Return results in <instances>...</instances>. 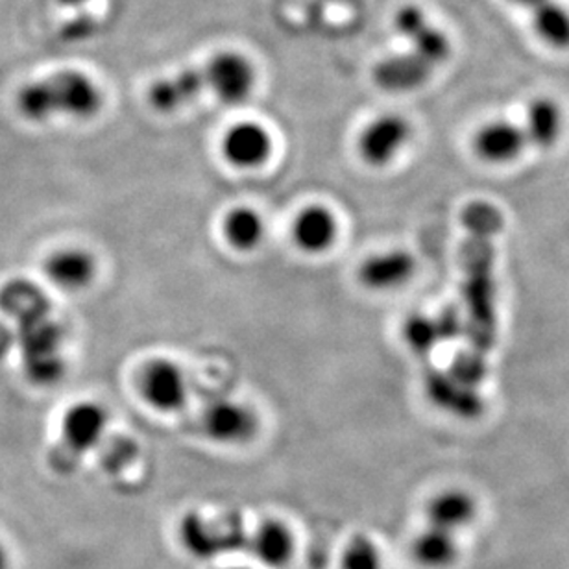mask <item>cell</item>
<instances>
[{"instance_id":"6da1fadb","label":"cell","mask_w":569,"mask_h":569,"mask_svg":"<svg viewBox=\"0 0 569 569\" xmlns=\"http://www.w3.org/2000/svg\"><path fill=\"white\" fill-rule=\"evenodd\" d=\"M462 301L468 346L455 357L449 372L479 389L487 376V356L498 339L496 311V237L503 230V214L493 203L476 200L462 211Z\"/></svg>"},{"instance_id":"7a4b0ae2","label":"cell","mask_w":569,"mask_h":569,"mask_svg":"<svg viewBox=\"0 0 569 569\" xmlns=\"http://www.w3.org/2000/svg\"><path fill=\"white\" fill-rule=\"evenodd\" d=\"M0 311L16 320L13 333L27 378L41 387L58 383L66 372L63 331L41 289L27 280L6 281L0 287Z\"/></svg>"},{"instance_id":"3957f363","label":"cell","mask_w":569,"mask_h":569,"mask_svg":"<svg viewBox=\"0 0 569 569\" xmlns=\"http://www.w3.org/2000/svg\"><path fill=\"white\" fill-rule=\"evenodd\" d=\"M104 106V94L99 83L86 72H56L27 83L17 93V110L27 121L43 122L56 116L72 119H91Z\"/></svg>"},{"instance_id":"277c9868","label":"cell","mask_w":569,"mask_h":569,"mask_svg":"<svg viewBox=\"0 0 569 569\" xmlns=\"http://www.w3.org/2000/svg\"><path fill=\"white\" fill-rule=\"evenodd\" d=\"M250 531L239 515H226L217 520L200 512H189L180 523V542L187 553L200 560H213L222 555L247 551Z\"/></svg>"},{"instance_id":"5b68a950","label":"cell","mask_w":569,"mask_h":569,"mask_svg":"<svg viewBox=\"0 0 569 569\" xmlns=\"http://www.w3.org/2000/svg\"><path fill=\"white\" fill-rule=\"evenodd\" d=\"M108 427V412L97 401H80L66 412L61 443L52 455L60 471H71L74 462L99 446Z\"/></svg>"},{"instance_id":"8992f818","label":"cell","mask_w":569,"mask_h":569,"mask_svg":"<svg viewBox=\"0 0 569 569\" xmlns=\"http://www.w3.org/2000/svg\"><path fill=\"white\" fill-rule=\"evenodd\" d=\"M209 91L224 104H242L256 88V67L236 50L219 52L203 67Z\"/></svg>"},{"instance_id":"52a82bcc","label":"cell","mask_w":569,"mask_h":569,"mask_svg":"<svg viewBox=\"0 0 569 569\" xmlns=\"http://www.w3.org/2000/svg\"><path fill=\"white\" fill-rule=\"evenodd\" d=\"M139 392L159 412L181 411L187 406L189 385L186 373L170 359H152L139 373Z\"/></svg>"},{"instance_id":"ba28073f","label":"cell","mask_w":569,"mask_h":569,"mask_svg":"<svg viewBox=\"0 0 569 569\" xmlns=\"http://www.w3.org/2000/svg\"><path fill=\"white\" fill-rule=\"evenodd\" d=\"M412 138L411 122L398 113H383L362 128L359 136V153L372 167L392 163Z\"/></svg>"},{"instance_id":"9c48e42d","label":"cell","mask_w":569,"mask_h":569,"mask_svg":"<svg viewBox=\"0 0 569 569\" xmlns=\"http://www.w3.org/2000/svg\"><path fill=\"white\" fill-rule=\"evenodd\" d=\"M202 427L213 442L241 446L258 435L259 418L252 407L239 401H214L203 411Z\"/></svg>"},{"instance_id":"30bf717a","label":"cell","mask_w":569,"mask_h":569,"mask_svg":"<svg viewBox=\"0 0 569 569\" xmlns=\"http://www.w3.org/2000/svg\"><path fill=\"white\" fill-rule=\"evenodd\" d=\"M423 387L432 406L462 420H476L485 409L479 390L462 383L449 370H427Z\"/></svg>"},{"instance_id":"8fae6325","label":"cell","mask_w":569,"mask_h":569,"mask_svg":"<svg viewBox=\"0 0 569 569\" xmlns=\"http://www.w3.org/2000/svg\"><path fill=\"white\" fill-rule=\"evenodd\" d=\"M272 136L256 121L237 122L222 139V156L236 169H259L272 156Z\"/></svg>"},{"instance_id":"7c38bea8","label":"cell","mask_w":569,"mask_h":569,"mask_svg":"<svg viewBox=\"0 0 569 569\" xmlns=\"http://www.w3.org/2000/svg\"><path fill=\"white\" fill-rule=\"evenodd\" d=\"M417 272V259L406 250H389L373 253L359 267V281L362 287L376 292L401 289Z\"/></svg>"},{"instance_id":"4fadbf2b","label":"cell","mask_w":569,"mask_h":569,"mask_svg":"<svg viewBox=\"0 0 569 569\" xmlns=\"http://www.w3.org/2000/svg\"><path fill=\"white\" fill-rule=\"evenodd\" d=\"M435 67L429 66L420 56L409 52L387 56L373 67V82L387 93H411L429 82Z\"/></svg>"},{"instance_id":"5bb4252c","label":"cell","mask_w":569,"mask_h":569,"mask_svg":"<svg viewBox=\"0 0 569 569\" xmlns=\"http://www.w3.org/2000/svg\"><path fill=\"white\" fill-rule=\"evenodd\" d=\"M43 272L50 283L67 292L88 289L97 278L93 253L82 248H61L44 259Z\"/></svg>"},{"instance_id":"9a60e30c","label":"cell","mask_w":569,"mask_h":569,"mask_svg":"<svg viewBox=\"0 0 569 569\" xmlns=\"http://www.w3.org/2000/svg\"><path fill=\"white\" fill-rule=\"evenodd\" d=\"M296 540L290 527L280 520H264L248 537L247 551L259 566L283 569L295 557Z\"/></svg>"},{"instance_id":"2e32d148","label":"cell","mask_w":569,"mask_h":569,"mask_svg":"<svg viewBox=\"0 0 569 569\" xmlns=\"http://www.w3.org/2000/svg\"><path fill=\"white\" fill-rule=\"evenodd\" d=\"M290 233H292V241L301 252L318 256V253L328 252L329 248L337 242L339 222L331 209L315 203V206H307L296 214Z\"/></svg>"},{"instance_id":"e0dca14e","label":"cell","mask_w":569,"mask_h":569,"mask_svg":"<svg viewBox=\"0 0 569 569\" xmlns=\"http://www.w3.org/2000/svg\"><path fill=\"white\" fill-rule=\"evenodd\" d=\"M527 147L526 130L512 121H490L473 138V150L487 163H510Z\"/></svg>"},{"instance_id":"ac0fdd59","label":"cell","mask_w":569,"mask_h":569,"mask_svg":"<svg viewBox=\"0 0 569 569\" xmlns=\"http://www.w3.org/2000/svg\"><path fill=\"white\" fill-rule=\"evenodd\" d=\"M477 501L470 492L460 488H448L432 496L426 505V521L429 527L442 531H465L476 520Z\"/></svg>"},{"instance_id":"d6986e66","label":"cell","mask_w":569,"mask_h":569,"mask_svg":"<svg viewBox=\"0 0 569 569\" xmlns=\"http://www.w3.org/2000/svg\"><path fill=\"white\" fill-rule=\"evenodd\" d=\"M206 77L203 69H186V71L176 72L172 77L163 78L153 83L148 91V102L153 110L159 113H174L181 108L191 104L203 93Z\"/></svg>"},{"instance_id":"ffe728a7","label":"cell","mask_w":569,"mask_h":569,"mask_svg":"<svg viewBox=\"0 0 569 569\" xmlns=\"http://www.w3.org/2000/svg\"><path fill=\"white\" fill-rule=\"evenodd\" d=\"M459 540L453 532L426 526L412 540L411 555L426 569H448L459 559Z\"/></svg>"},{"instance_id":"44dd1931","label":"cell","mask_w":569,"mask_h":569,"mask_svg":"<svg viewBox=\"0 0 569 569\" xmlns=\"http://www.w3.org/2000/svg\"><path fill=\"white\" fill-rule=\"evenodd\" d=\"M565 128V113L553 99L538 97L527 106L526 130L527 142L531 147L551 148L559 141Z\"/></svg>"},{"instance_id":"7402d4cb","label":"cell","mask_w":569,"mask_h":569,"mask_svg":"<svg viewBox=\"0 0 569 569\" xmlns=\"http://www.w3.org/2000/svg\"><path fill=\"white\" fill-rule=\"evenodd\" d=\"M222 231L228 244L237 252H253L261 247L267 228L263 217L256 209L236 208L226 214Z\"/></svg>"},{"instance_id":"603a6c76","label":"cell","mask_w":569,"mask_h":569,"mask_svg":"<svg viewBox=\"0 0 569 569\" xmlns=\"http://www.w3.org/2000/svg\"><path fill=\"white\" fill-rule=\"evenodd\" d=\"M537 38L555 50L569 49V10L557 0H546L531 10Z\"/></svg>"},{"instance_id":"cb8c5ba5","label":"cell","mask_w":569,"mask_h":569,"mask_svg":"<svg viewBox=\"0 0 569 569\" xmlns=\"http://www.w3.org/2000/svg\"><path fill=\"white\" fill-rule=\"evenodd\" d=\"M403 340L417 356L427 357L442 342L437 318L427 315H412L403 323Z\"/></svg>"},{"instance_id":"d4e9b609","label":"cell","mask_w":569,"mask_h":569,"mask_svg":"<svg viewBox=\"0 0 569 569\" xmlns=\"http://www.w3.org/2000/svg\"><path fill=\"white\" fill-rule=\"evenodd\" d=\"M407 43L411 44L415 54L420 56L423 61H427L435 69L446 63L449 56H451V39L440 28L432 27L431 22Z\"/></svg>"},{"instance_id":"484cf974","label":"cell","mask_w":569,"mask_h":569,"mask_svg":"<svg viewBox=\"0 0 569 569\" xmlns=\"http://www.w3.org/2000/svg\"><path fill=\"white\" fill-rule=\"evenodd\" d=\"M340 569H385L381 549L367 535H356L346 543Z\"/></svg>"},{"instance_id":"4316f807","label":"cell","mask_w":569,"mask_h":569,"mask_svg":"<svg viewBox=\"0 0 569 569\" xmlns=\"http://www.w3.org/2000/svg\"><path fill=\"white\" fill-rule=\"evenodd\" d=\"M392 22H395L396 33L406 41H411L429 24V19H427L426 11L420 6L403 4L396 11L395 21Z\"/></svg>"},{"instance_id":"83f0119b","label":"cell","mask_w":569,"mask_h":569,"mask_svg":"<svg viewBox=\"0 0 569 569\" xmlns=\"http://www.w3.org/2000/svg\"><path fill=\"white\" fill-rule=\"evenodd\" d=\"M437 326L442 335V342L453 340L465 331V318L455 307H446L440 315H437Z\"/></svg>"},{"instance_id":"f1b7e54d","label":"cell","mask_w":569,"mask_h":569,"mask_svg":"<svg viewBox=\"0 0 569 569\" xmlns=\"http://www.w3.org/2000/svg\"><path fill=\"white\" fill-rule=\"evenodd\" d=\"M16 346V333L8 323L0 322V361H4L10 356Z\"/></svg>"},{"instance_id":"f546056e","label":"cell","mask_w":569,"mask_h":569,"mask_svg":"<svg viewBox=\"0 0 569 569\" xmlns=\"http://www.w3.org/2000/svg\"><path fill=\"white\" fill-rule=\"evenodd\" d=\"M512 4L520 6V8H526V10H535L537 6L543 4L546 0H510Z\"/></svg>"},{"instance_id":"4dcf8cb0","label":"cell","mask_w":569,"mask_h":569,"mask_svg":"<svg viewBox=\"0 0 569 569\" xmlns=\"http://www.w3.org/2000/svg\"><path fill=\"white\" fill-rule=\"evenodd\" d=\"M0 569H8V553L2 543H0Z\"/></svg>"},{"instance_id":"1f68e13d","label":"cell","mask_w":569,"mask_h":569,"mask_svg":"<svg viewBox=\"0 0 569 569\" xmlns=\"http://www.w3.org/2000/svg\"><path fill=\"white\" fill-rule=\"evenodd\" d=\"M228 569H250V568H228Z\"/></svg>"}]
</instances>
